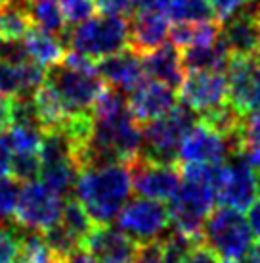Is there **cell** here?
<instances>
[{
  "label": "cell",
  "instance_id": "12",
  "mask_svg": "<svg viewBox=\"0 0 260 263\" xmlns=\"http://www.w3.org/2000/svg\"><path fill=\"white\" fill-rule=\"evenodd\" d=\"M126 167L130 173L132 190L138 196L168 202L180 186L182 175L180 169L176 165L155 163V161H149L142 156H138Z\"/></svg>",
  "mask_w": 260,
  "mask_h": 263
},
{
  "label": "cell",
  "instance_id": "31",
  "mask_svg": "<svg viewBox=\"0 0 260 263\" xmlns=\"http://www.w3.org/2000/svg\"><path fill=\"white\" fill-rule=\"evenodd\" d=\"M10 175L19 183L35 181L40 175V158L38 154H12Z\"/></svg>",
  "mask_w": 260,
  "mask_h": 263
},
{
  "label": "cell",
  "instance_id": "5",
  "mask_svg": "<svg viewBox=\"0 0 260 263\" xmlns=\"http://www.w3.org/2000/svg\"><path fill=\"white\" fill-rule=\"evenodd\" d=\"M67 46L94 62L124 50L128 46V17L92 15L86 22L69 27Z\"/></svg>",
  "mask_w": 260,
  "mask_h": 263
},
{
  "label": "cell",
  "instance_id": "16",
  "mask_svg": "<svg viewBox=\"0 0 260 263\" xmlns=\"http://www.w3.org/2000/svg\"><path fill=\"white\" fill-rule=\"evenodd\" d=\"M82 248L96 263H132L138 244L119 229L96 225L82 242Z\"/></svg>",
  "mask_w": 260,
  "mask_h": 263
},
{
  "label": "cell",
  "instance_id": "49",
  "mask_svg": "<svg viewBox=\"0 0 260 263\" xmlns=\"http://www.w3.org/2000/svg\"><path fill=\"white\" fill-rule=\"evenodd\" d=\"M220 263H237V261H230V259H222Z\"/></svg>",
  "mask_w": 260,
  "mask_h": 263
},
{
  "label": "cell",
  "instance_id": "34",
  "mask_svg": "<svg viewBox=\"0 0 260 263\" xmlns=\"http://www.w3.org/2000/svg\"><path fill=\"white\" fill-rule=\"evenodd\" d=\"M19 227L0 225V263H15L19 248Z\"/></svg>",
  "mask_w": 260,
  "mask_h": 263
},
{
  "label": "cell",
  "instance_id": "32",
  "mask_svg": "<svg viewBox=\"0 0 260 263\" xmlns=\"http://www.w3.org/2000/svg\"><path fill=\"white\" fill-rule=\"evenodd\" d=\"M58 4L69 27L90 20L96 12L94 0H58Z\"/></svg>",
  "mask_w": 260,
  "mask_h": 263
},
{
  "label": "cell",
  "instance_id": "35",
  "mask_svg": "<svg viewBox=\"0 0 260 263\" xmlns=\"http://www.w3.org/2000/svg\"><path fill=\"white\" fill-rule=\"evenodd\" d=\"M239 144L260 146V110L247 111L239 121Z\"/></svg>",
  "mask_w": 260,
  "mask_h": 263
},
{
  "label": "cell",
  "instance_id": "19",
  "mask_svg": "<svg viewBox=\"0 0 260 263\" xmlns=\"http://www.w3.org/2000/svg\"><path fill=\"white\" fill-rule=\"evenodd\" d=\"M170 43L178 50L195 48V46H209L220 39V27L212 20L209 22H174L168 27Z\"/></svg>",
  "mask_w": 260,
  "mask_h": 263
},
{
  "label": "cell",
  "instance_id": "10",
  "mask_svg": "<svg viewBox=\"0 0 260 263\" xmlns=\"http://www.w3.org/2000/svg\"><path fill=\"white\" fill-rule=\"evenodd\" d=\"M256 171L231 154L222 163L216 183V204L245 212L256 200Z\"/></svg>",
  "mask_w": 260,
  "mask_h": 263
},
{
  "label": "cell",
  "instance_id": "1",
  "mask_svg": "<svg viewBox=\"0 0 260 263\" xmlns=\"http://www.w3.org/2000/svg\"><path fill=\"white\" fill-rule=\"evenodd\" d=\"M222 163H184L180 186L168 200V217L174 231L201 240L203 223L216 204Z\"/></svg>",
  "mask_w": 260,
  "mask_h": 263
},
{
  "label": "cell",
  "instance_id": "25",
  "mask_svg": "<svg viewBox=\"0 0 260 263\" xmlns=\"http://www.w3.org/2000/svg\"><path fill=\"white\" fill-rule=\"evenodd\" d=\"M79 165L77 161H59L50 165H40V179L50 190H54L58 196L67 198L75 189L77 177H79Z\"/></svg>",
  "mask_w": 260,
  "mask_h": 263
},
{
  "label": "cell",
  "instance_id": "30",
  "mask_svg": "<svg viewBox=\"0 0 260 263\" xmlns=\"http://www.w3.org/2000/svg\"><path fill=\"white\" fill-rule=\"evenodd\" d=\"M6 139L12 154H38L42 129L29 125H12L6 131Z\"/></svg>",
  "mask_w": 260,
  "mask_h": 263
},
{
  "label": "cell",
  "instance_id": "20",
  "mask_svg": "<svg viewBox=\"0 0 260 263\" xmlns=\"http://www.w3.org/2000/svg\"><path fill=\"white\" fill-rule=\"evenodd\" d=\"M182 66L186 71H226L230 64V52L218 39L209 46H195L182 50Z\"/></svg>",
  "mask_w": 260,
  "mask_h": 263
},
{
  "label": "cell",
  "instance_id": "11",
  "mask_svg": "<svg viewBox=\"0 0 260 263\" xmlns=\"http://www.w3.org/2000/svg\"><path fill=\"white\" fill-rule=\"evenodd\" d=\"M228 71V104L241 116L260 110V54L231 56Z\"/></svg>",
  "mask_w": 260,
  "mask_h": 263
},
{
  "label": "cell",
  "instance_id": "24",
  "mask_svg": "<svg viewBox=\"0 0 260 263\" xmlns=\"http://www.w3.org/2000/svg\"><path fill=\"white\" fill-rule=\"evenodd\" d=\"M33 27L27 0L0 6V37L10 41H21Z\"/></svg>",
  "mask_w": 260,
  "mask_h": 263
},
{
  "label": "cell",
  "instance_id": "37",
  "mask_svg": "<svg viewBox=\"0 0 260 263\" xmlns=\"http://www.w3.org/2000/svg\"><path fill=\"white\" fill-rule=\"evenodd\" d=\"M21 90V73L19 66L0 62V95L17 96Z\"/></svg>",
  "mask_w": 260,
  "mask_h": 263
},
{
  "label": "cell",
  "instance_id": "8",
  "mask_svg": "<svg viewBox=\"0 0 260 263\" xmlns=\"http://www.w3.org/2000/svg\"><path fill=\"white\" fill-rule=\"evenodd\" d=\"M63 208V198L58 196L40 181H29L19 189L15 204L14 219L15 225L25 231H40L58 223Z\"/></svg>",
  "mask_w": 260,
  "mask_h": 263
},
{
  "label": "cell",
  "instance_id": "39",
  "mask_svg": "<svg viewBox=\"0 0 260 263\" xmlns=\"http://www.w3.org/2000/svg\"><path fill=\"white\" fill-rule=\"evenodd\" d=\"M94 4L105 15L130 17L134 14V0H94Z\"/></svg>",
  "mask_w": 260,
  "mask_h": 263
},
{
  "label": "cell",
  "instance_id": "21",
  "mask_svg": "<svg viewBox=\"0 0 260 263\" xmlns=\"http://www.w3.org/2000/svg\"><path fill=\"white\" fill-rule=\"evenodd\" d=\"M23 43H25L29 60H33L35 64L42 67H50L54 64H59L63 60L65 52H67L65 50L67 46L61 43V39L38 29L35 25L27 31V35L23 37Z\"/></svg>",
  "mask_w": 260,
  "mask_h": 263
},
{
  "label": "cell",
  "instance_id": "43",
  "mask_svg": "<svg viewBox=\"0 0 260 263\" xmlns=\"http://www.w3.org/2000/svg\"><path fill=\"white\" fill-rule=\"evenodd\" d=\"M12 127V96L0 95V133Z\"/></svg>",
  "mask_w": 260,
  "mask_h": 263
},
{
  "label": "cell",
  "instance_id": "17",
  "mask_svg": "<svg viewBox=\"0 0 260 263\" xmlns=\"http://www.w3.org/2000/svg\"><path fill=\"white\" fill-rule=\"evenodd\" d=\"M168 20L157 10H138L128 17V46L140 58L165 43Z\"/></svg>",
  "mask_w": 260,
  "mask_h": 263
},
{
  "label": "cell",
  "instance_id": "33",
  "mask_svg": "<svg viewBox=\"0 0 260 263\" xmlns=\"http://www.w3.org/2000/svg\"><path fill=\"white\" fill-rule=\"evenodd\" d=\"M17 196H19V184L14 177H0V225L10 217H14Z\"/></svg>",
  "mask_w": 260,
  "mask_h": 263
},
{
  "label": "cell",
  "instance_id": "4",
  "mask_svg": "<svg viewBox=\"0 0 260 263\" xmlns=\"http://www.w3.org/2000/svg\"><path fill=\"white\" fill-rule=\"evenodd\" d=\"M254 234L243 212L220 205L207 215L201 229V242L218 257L241 261L253 248Z\"/></svg>",
  "mask_w": 260,
  "mask_h": 263
},
{
  "label": "cell",
  "instance_id": "38",
  "mask_svg": "<svg viewBox=\"0 0 260 263\" xmlns=\"http://www.w3.org/2000/svg\"><path fill=\"white\" fill-rule=\"evenodd\" d=\"M132 263H163V240L138 244Z\"/></svg>",
  "mask_w": 260,
  "mask_h": 263
},
{
  "label": "cell",
  "instance_id": "9",
  "mask_svg": "<svg viewBox=\"0 0 260 263\" xmlns=\"http://www.w3.org/2000/svg\"><path fill=\"white\" fill-rule=\"evenodd\" d=\"M239 148V135L224 137L201 119L188 131L178 148L182 163H222Z\"/></svg>",
  "mask_w": 260,
  "mask_h": 263
},
{
  "label": "cell",
  "instance_id": "36",
  "mask_svg": "<svg viewBox=\"0 0 260 263\" xmlns=\"http://www.w3.org/2000/svg\"><path fill=\"white\" fill-rule=\"evenodd\" d=\"M29 60L25 43L21 41H10V39L0 37V62L12 64V66H21Z\"/></svg>",
  "mask_w": 260,
  "mask_h": 263
},
{
  "label": "cell",
  "instance_id": "48",
  "mask_svg": "<svg viewBox=\"0 0 260 263\" xmlns=\"http://www.w3.org/2000/svg\"><path fill=\"white\" fill-rule=\"evenodd\" d=\"M15 2H21V0H0V6H8V4H15Z\"/></svg>",
  "mask_w": 260,
  "mask_h": 263
},
{
  "label": "cell",
  "instance_id": "7",
  "mask_svg": "<svg viewBox=\"0 0 260 263\" xmlns=\"http://www.w3.org/2000/svg\"><path fill=\"white\" fill-rule=\"evenodd\" d=\"M117 227L136 244L163 240L170 227L168 208L159 200L138 196L128 200L117 215Z\"/></svg>",
  "mask_w": 260,
  "mask_h": 263
},
{
  "label": "cell",
  "instance_id": "14",
  "mask_svg": "<svg viewBox=\"0 0 260 263\" xmlns=\"http://www.w3.org/2000/svg\"><path fill=\"white\" fill-rule=\"evenodd\" d=\"M128 111L140 125H145L165 116L178 104L174 88L166 87L155 79H145L138 88L126 95Z\"/></svg>",
  "mask_w": 260,
  "mask_h": 263
},
{
  "label": "cell",
  "instance_id": "42",
  "mask_svg": "<svg viewBox=\"0 0 260 263\" xmlns=\"http://www.w3.org/2000/svg\"><path fill=\"white\" fill-rule=\"evenodd\" d=\"M10 163H12V148L8 144L6 133H0V177L10 175Z\"/></svg>",
  "mask_w": 260,
  "mask_h": 263
},
{
  "label": "cell",
  "instance_id": "28",
  "mask_svg": "<svg viewBox=\"0 0 260 263\" xmlns=\"http://www.w3.org/2000/svg\"><path fill=\"white\" fill-rule=\"evenodd\" d=\"M15 263H56L52 252L48 250L40 231H25L19 234V248Z\"/></svg>",
  "mask_w": 260,
  "mask_h": 263
},
{
  "label": "cell",
  "instance_id": "44",
  "mask_svg": "<svg viewBox=\"0 0 260 263\" xmlns=\"http://www.w3.org/2000/svg\"><path fill=\"white\" fill-rule=\"evenodd\" d=\"M247 221H249V227H251V231H253L254 236L260 238V200H254L253 204H251Z\"/></svg>",
  "mask_w": 260,
  "mask_h": 263
},
{
  "label": "cell",
  "instance_id": "15",
  "mask_svg": "<svg viewBox=\"0 0 260 263\" xmlns=\"http://www.w3.org/2000/svg\"><path fill=\"white\" fill-rule=\"evenodd\" d=\"M96 71L107 87L117 88L124 95H130L147 77L144 66H142V58L134 54L130 48H124L121 52H115L111 56L98 60Z\"/></svg>",
  "mask_w": 260,
  "mask_h": 263
},
{
  "label": "cell",
  "instance_id": "6",
  "mask_svg": "<svg viewBox=\"0 0 260 263\" xmlns=\"http://www.w3.org/2000/svg\"><path fill=\"white\" fill-rule=\"evenodd\" d=\"M46 83L50 85L63 104L67 116L92 114L98 96L105 83L98 73H86L65 66L63 62L46 67Z\"/></svg>",
  "mask_w": 260,
  "mask_h": 263
},
{
  "label": "cell",
  "instance_id": "3",
  "mask_svg": "<svg viewBox=\"0 0 260 263\" xmlns=\"http://www.w3.org/2000/svg\"><path fill=\"white\" fill-rule=\"evenodd\" d=\"M199 121V114L186 104H176L165 116L153 119L142 127L140 156L155 163L176 165L182 139Z\"/></svg>",
  "mask_w": 260,
  "mask_h": 263
},
{
  "label": "cell",
  "instance_id": "26",
  "mask_svg": "<svg viewBox=\"0 0 260 263\" xmlns=\"http://www.w3.org/2000/svg\"><path fill=\"white\" fill-rule=\"evenodd\" d=\"M59 223L69 231L75 240L80 244L86 240V236L90 234V231L94 229V221L90 219V215L86 213V210L82 208L77 198H67L61 208V215H59Z\"/></svg>",
  "mask_w": 260,
  "mask_h": 263
},
{
  "label": "cell",
  "instance_id": "27",
  "mask_svg": "<svg viewBox=\"0 0 260 263\" xmlns=\"http://www.w3.org/2000/svg\"><path fill=\"white\" fill-rule=\"evenodd\" d=\"M163 14L172 22H209L214 20L209 0H168Z\"/></svg>",
  "mask_w": 260,
  "mask_h": 263
},
{
  "label": "cell",
  "instance_id": "18",
  "mask_svg": "<svg viewBox=\"0 0 260 263\" xmlns=\"http://www.w3.org/2000/svg\"><path fill=\"white\" fill-rule=\"evenodd\" d=\"M142 66L147 77L159 81L170 88H180L186 77V69L182 66V54L172 43H163L151 52L142 56Z\"/></svg>",
  "mask_w": 260,
  "mask_h": 263
},
{
  "label": "cell",
  "instance_id": "41",
  "mask_svg": "<svg viewBox=\"0 0 260 263\" xmlns=\"http://www.w3.org/2000/svg\"><path fill=\"white\" fill-rule=\"evenodd\" d=\"M184 263H220V261H218V256L209 246H205L203 242L201 244L197 242L193 248L189 250V254Z\"/></svg>",
  "mask_w": 260,
  "mask_h": 263
},
{
  "label": "cell",
  "instance_id": "50",
  "mask_svg": "<svg viewBox=\"0 0 260 263\" xmlns=\"http://www.w3.org/2000/svg\"><path fill=\"white\" fill-rule=\"evenodd\" d=\"M27 2H31V0H27Z\"/></svg>",
  "mask_w": 260,
  "mask_h": 263
},
{
  "label": "cell",
  "instance_id": "2",
  "mask_svg": "<svg viewBox=\"0 0 260 263\" xmlns=\"http://www.w3.org/2000/svg\"><path fill=\"white\" fill-rule=\"evenodd\" d=\"M73 190L94 225H109L132 192L128 167L124 163H103L80 169Z\"/></svg>",
  "mask_w": 260,
  "mask_h": 263
},
{
  "label": "cell",
  "instance_id": "47",
  "mask_svg": "<svg viewBox=\"0 0 260 263\" xmlns=\"http://www.w3.org/2000/svg\"><path fill=\"white\" fill-rule=\"evenodd\" d=\"M256 194L260 196V169H256Z\"/></svg>",
  "mask_w": 260,
  "mask_h": 263
},
{
  "label": "cell",
  "instance_id": "29",
  "mask_svg": "<svg viewBox=\"0 0 260 263\" xmlns=\"http://www.w3.org/2000/svg\"><path fill=\"white\" fill-rule=\"evenodd\" d=\"M42 238H44V242H46L48 250L52 252L56 263H59L67 256H71L75 250L80 248L79 242L73 238L71 234H69V231H67L59 221L54 223V225H50L48 229H44Z\"/></svg>",
  "mask_w": 260,
  "mask_h": 263
},
{
  "label": "cell",
  "instance_id": "22",
  "mask_svg": "<svg viewBox=\"0 0 260 263\" xmlns=\"http://www.w3.org/2000/svg\"><path fill=\"white\" fill-rule=\"evenodd\" d=\"M27 4H29V14L33 17V25L61 39V43L67 46L69 25L65 22L58 0H31Z\"/></svg>",
  "mask_w": 260,
  "mask_h": 263
},
{
  "label": "cell",
  "instance_id": "13",
  "mask_svg": "<svg viewBox=\"0 0 260 263\" xmlns=\"http://www.w3.org/2000/svg\"><path fill=\"white\" fill-rule=\"evenodd\" d=\"M180 102L197 114H205L228 102L224 71H186L180 85Z\"/></svg>",
  "mask_w": 260,
  "mask_h": 263
},
{
  "label": "cell",
  "instance_id": "23",
  "mask_svg": "<svg viewBox=\"0 0 260 263\" xmlns=\"http://www.w3.org/2000/svg\"><path fill=\"white\" fill-rule=\"evenodd\" d=\"M33 102H35L40 125H42V133L48 131V129H54V127H59L69 117L61 100H59V96L56 95V90L46 81L33 92Z\"/></svg>",
  "mask_w": 260,
  "mask_h": 263
},
{
  "label": "cell",
  "instance_id": "40",
  "mask_svg": "<svg viewBox=\"0 0 260 263\" xmlns=\"http://www.w3.org/2000/svg\"><path fill=\"white\" fill-rule=\"evenodd\" d=\"M247 2L249 0H209L212 15L216 17L218 22H226L228 17L235 15Z\"/></svg>",
  "mask_w": 260,
  "mask_h": 263
},
{
  "label": "cell",
  "instance_id": "45",
  "mask_svg": "<svg viewBox=\"0 0 260 263\" xmlns=\"http://www.w3.org/2000/svg\"><path fill=\"white\" fill-rule=\"evenodd\" d=\"M59 263H96V259L90 254H88L86 250H75L71 256H67L65 259H61Z\"/></svg>",
  "mask_w": 260,
  "mask_h": 263
},
{
  "label": "cell",
  "instance_id": "46",
  "mask_svg": "<svg viewBox=\"0 0 260 263\" xmlns=\"http://www.w3.org/2000/svg\"><path fill=\"white\" fill-rule=\"evenodd\" d=\"M237 263H260V242L258 244H253V248L249 250V254Z\"/></svg>",
  "mask_w": 260,
  "mask_h": 263
}]
</instances>
